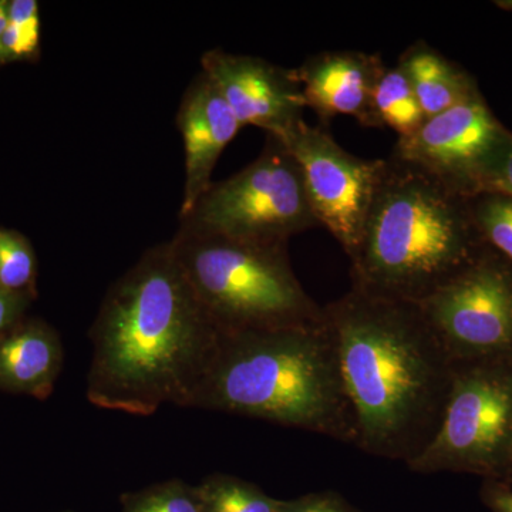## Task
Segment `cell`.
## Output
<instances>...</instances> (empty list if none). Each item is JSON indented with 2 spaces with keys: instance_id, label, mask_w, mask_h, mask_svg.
Returning <instances> with one entry per match:
<instances>
[{
  "instance_id": "1",
  "label": "cell",
  "mask_w": 512,
  "mask_h": 512,
  "mask_svg": "<svg viewBox=\"0 0 512 512\" xmlns=\"http://www.w3.org/2000/svg\"><path fill=\"white\" fill-rule=\"evenodd\" d=\"M221 335L170 242L156 245L101 302L90 329L87 399L134 416H151L164 404L192 407Z\"/></svg>"
},
{
  "instance_id": "2",
  "label": "cell",
  "mask_w": 512,
  "mask_h": 512,
  "mask_svg": "<svg viewBox=\"0 0 512 512\" xmlns=\"http://www.w3.org/2000/svg\"><path fill=\"white\" fill-rule=\"evenodd\" d=\"M349 402L353 446L407 464L436 436L453 362L417 303L350 289L323 306Z\"/></svg>"
},
{
  "instance_id": "3",
  "label": "cell",
  "mask_w": 512,
  "mask_h": 512,
  "mask_svg": "<svg viewBox=\"0 0 512 512\" xmlns=\"http://www.w3.org/2000/svg\"><path fill=\"white\" fill-rule=\"evenodd\" d=\"M194 409L266 420L355 444L356 424L325 319L262 332H222Z\"/></svg>"
},
{
  "instance_id": "4",
  "label": "cell",
  "mask_w": 512,
  "mask_h": 512,
  "mask_svg": "<svg viewBox=\"0 0 512 512\" xmlns=\"http://www.w3.org/2000/svg\"><path fill=\"white\" fill-rule=\"evenodd\" d=\"M470 198L390 156L350 258L352 289L420 303L483 254Z\"/></svg>"
},
{
  "instance_id": "5",
  "label": "cell",
  "mask_w": 512,
  "mask_h": 512,
  "mask_svg": "<svg viewBox=\"0 0 512 512\" xmlns=\"http://www.w3.org/2000/svg\"><path fill=\"white\" fill-rule=\"evenodd\" d=\"M201 305L222 332L315 325L323 306L293 272L288 247L249 244L178 229L170 241Z\"/></svg>"
},
{
  "instance_id": "6",
  "label": "cell",
  "mask_w": 512,
  "mask_h": 512,
  "mask_svg": "<svg viewBox=\"0 0 512 512\" xmlns=\"http://www.w3.org/2000/svg\"><path fill=\"white\" fill-rule=\"evenodd\" d=\"M316 225L301 168L269 134L256 160L227 180L212 181L180 217L183 231L269 247H288L293 235Z\"/></svg>"
},
{
  "instance_id": "7",
  "label": "cell",
  "mask_w": 512,
  "mask_h": 512,
  "mask_svg": "<svg viewBox=\"0 0 512 512\" xmlns=\"http://www.w3.org/2000/svg\"><path fill=\"white\" fill-rule=\"evenodd\" d=\"M414 473H466L512 483V362L453 363L439 431L407 464Z\"/></svg>"
},
{
  "instance_id": "8",
  "label": "cell",
  "mask_w": 512,
  "mask_h": 512,
  "mask_svg": "<svg viewBox=\"0 0 512 512\" xmlns=\"http://www.w3.org/2000/svg\"><path fill=\"white\" fill-rule=\"evenodd\" d=\"M417 305L451 362H512V262L493 249Z\"/></svg>"
},
{
  "instance_id": "9",
  "label": "cell",
  "mask_w": 512,
  "mask_h": 512,
  "mask_svg": "<svg viewBox=\"0 0 512 512\" xmlns=\"http://www.w3.org/2000/svg\"><path fill=\"white\" fill-rule=\"evenodd\" d=\"M276 138L301 168L318 225L328 229L352 258L365 231L384 160L353 156L336 143L329 131L305 120Z\"/></svg>"
},
{
  "instance_id": "10",
  "label": "cell",
  "mask_w": 512,
  "mask_h": 512,
  "mask_svg": "<svg viewBox=\"0 0 512 512\" xmlns=\"http://www.w3.org/2000/svg\"><path fill=\"white\" fill-rule=\"evenodd\" d=\"M511 141L480 96L430 117L412 136L399 138L392 157L471 198L483 194L488 175Z\"/></svg>"
},
{
  "instance_id": "11",
  "label": "cell",
  "mask_w": 512,
  "mask_h": 512,
  "mask_svg": "<svg viewBox=\"0 0 512 512\" xmlns=\"http://www.w3.org/2000/svg\"><path fill=\"white\" fill-rule=\"evenodd\" d=\"M201 66L242 127L281 137L303 120L306 104L295 70L221 49L205 52Z\"/></svg>"
},
{
  "instance_id": "12",
  "label": "cell",
  "mask_w": 512,
  "mask_h": 512,
  "mask_svg": "<svg viewBox=\"0 0 512 512\" xmlns=\"http://www.w3.org/2000/svg\"><path fill=\"white\" fill-rule=\"evenodd\" d=\"M386 67L379 55L336 50L309 57L295 74L306 109L315 111L320 120L328 123L345 114L375 128L373 94Z\"/></svg>"
},
{
  "instance_id": "13",
  "label": "cell",
  "mask_w": 512,
  "mask_h": 512,
  "mask_svg": "<svg viewBox=\"0 0 512 512\" xmlns=\"http://www.w3.org/2000/svg\"><path fill=\"white\" fill-rule=\"evenodd\" d=\"M177 124L185 151V184L180 210V217H184L212 184V173L222 151L242 126L204 73L198 74L184 93Z\"/></svg>"
},
{
  "instance_id": "14",
  "label": "cell",
  "mask_w": 512,
  "mask_h": 512,
  "mask_svg": "<svg viewBox=\"0 0 512 512\" xmlns=\"http://www.w3.org/2000/svg\"><path fill=\"white\" fill-rule=\"evenodd\" d=\"M63 360L59 333L45 320L22 319L0 336V390L49 399Z\"/></svg>"
},
{
  "instance_id": "15",
  "label": "cell",
  "mask_w": 512,
  "mask_h": 512,
  "mask_svg": "<svg viewBox=\"0 0 512 512\" xmlns=\"http://www.w3.org/2000/svg\"><path fill=\"white\" fill-rule=\"evenodd\" d=\"M426 119L480 97L473 79L424 42L414 43L400 56Z\"/></svg>"
},
{
  "instance_id": "16",
  "label": "cell",
  "mask_w": 512,
  "mask_h": 512,
  "mask_svg": "<svg viewBox=\"0 0 512 512\" xmlns=\"http://www.w3.org/2000/svg\"><path fill=\"white\" fill-rule=\"evenodd\" d=\"M373 116L377 127L392 128L399 138L412 136L427 120L399 64L386 67L380 76L373 94Z\"/></svg>"
},
{
  "instance_id": "17",
  "label": "cell",
  "mask_w": 512,
  "mask_h": 512,
  "mask_svg": "<svg viewBox=\"0 0 512 512\" xmlns=\"http://www.w3.org/2000/svg\"><path fill=\"white\" fill-rule=\"evenodd\" d=\"M202 512H281L284 501L261 488L227 474H211L198 484Z\"/></svg>"
},
{
  "instance_id": "18",
  "label": "cell",
  "mask_w": 512,
  "mask_h": 512,
  "mask_svg": "<svg viewBox=\"0 0 512 512\" xmlns=\"http://www.w3.org/2000/svg\"><path fill=\"white\" fill-rule=\"evenodd\" d=\"M474 224L484 244L512 262V198L483 192L470 198Z\"/></svg>"
},
{
  "instance_id": "19",
  "label": "cell",
  "mask_w": 512,
  "mask_h": 512,
  "mask_svg": "<svg viewBox=\"0 0 512 512\" xmlns=\"http://www.w3.org/2000/svg\"><path fill=\"white\" fill-rule=\"evenodd\" d=\"M121 512H202L198 485L168 480L121 495Z\"/></svg>"
},
{
  "instance_id": "20",
  "label": "cell",
  "mask_w": 512,
  "mask_h": 512,
  "mask_svg": "<svg viewBox=\"0 0 512 512\" xmlns=\"http://www.w3.org/2000/svg\"><path fill=\"white\" fill-rule=\"evenodd\" d=\"M36 255L28 239L0 228V286L20 295L36 296Z\"/></svg>"
},
{
  "instance_id": "21",
  "label": "cell",
  "mask_w": 512,
  "mask_h": 512,
  "mask_svg": "<svg viewBox=\"0 0 512 512\" xmlns=\"http://www.w3.org/2000/svg\"><path fill=\"white\" fill-rule=\"evenodd\" d=\"M39 42L40 18L36 0L8 2V23L2 37L6 60L26 59L35 55Z\"/></svg>"
},
{
  "instance_id": "22",
  "label": "cell",
  "mask_w": 512,
  "mask_h": 512,
  "mask_svg": "<svg viewBox=\"0 0 512 512\" xmlns=\"http://www.w3.org/2000/svg\"><path fill=\"white\" fill-rule=\"evenodd\" d=\"M281 512H353L338 495L311 494L298 500L284 501Z\"/></svg>"
},
{
  "instance_id": "23",
  "label": "cell",
  "mask_w": 512,
  "mask_h": 512,
  "mask_svg": "<svg viewBox=\"0 0 512 512\" xmlns=\"http://www.w3.org/2000/svg\"><path fill=\"white\" fill-rule=\"evenodd\" d=\"M33 299V296L9 292L0 286V336L25 319V313Z\"/></svg>"
},
{
  "instance_id": "24",
  "label": "cell",
  "mask_w": 512,
  "mask_h": 512,
  "mask_svg": "<svg viewBox=\"0 0 512 512\" xmlns=\"http://www.w3.org/2000/svg\"><path fill=\"white\" fill-rule=\"evenodd\" d=\"M484 192H498L512 198V141L488 175Z\"/></svg>"
},
{
  "instance_id": "25",
  "label": "cell",
  "mask_w": 512,
  "mask_h": 512,
  "mask_svg": "<svg viewBox=\"0 0 512 512\" xmlns=\"http://www.w3.org/2000/svg\"><path fill=\"white\" fill-rule=\"evenodd\" d=\"M481 497H483L484 504L493 512H512L510 484L485 480Z\"/></svg>"
},
{
  "instance_id": "26",
  "label": "cell",
  "mask_w": 512,
  "mask_h": 512,
  "mask_svg": "<svg viewBox=\"0 0 512 512\" xmlns=\"http://www.w3.org/2000/svg\"><path fill=\"white\" fill-rule=\"evenodd\" d=\"M6 23H8V2H0V63L8 62L2 46V37L3 32H5Z\"/></svg>"
},
{
  "instance_id": "27",
  "label": "cell",
  "mask_w": 512,
  "mask_h": 512,
  "mask_svg": "<svg viewBox=\"0 0 512 512\" xmlns=\"http://www.w3.org/2000/svg\"><path fill=\"white\" fill-rule=\"evenodd\" d=\"M497 5L501 9L512 10V0H501V2H497Z\"/></svg>"
},
{
  "instance_id": "28",
  "label": "cell",
  "mask_w": 512,
  "mask_h": 512,
  "mask_svg": "<svg viewBox=\"0 0 512 512\" xmlns=\"http://www.w3.org/2000/svg\"><path fill=\"white\" fill-rule=\"evenodd\" d=\"M64 512H73V511H64Z\"/></svg>"
}]
</instances>
